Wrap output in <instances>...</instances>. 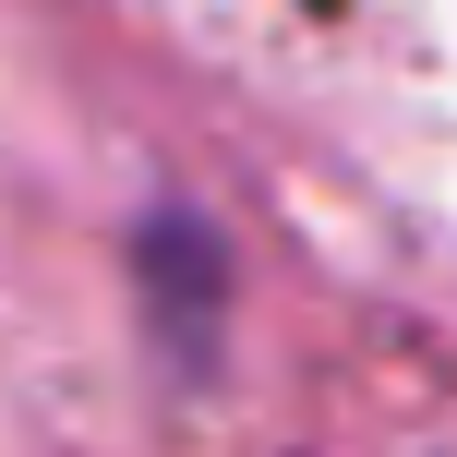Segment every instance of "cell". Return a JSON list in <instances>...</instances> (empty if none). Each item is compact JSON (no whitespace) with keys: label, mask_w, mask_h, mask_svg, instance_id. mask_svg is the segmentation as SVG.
<instances>
[{"label":"cell","mask_w":457,"mask_h":457,"mask_svg":"<svg viewBox=\"0 0 457 457\" xmlns=\"http://www.w3.org/2000/svg\"><path fill=\"white\" fill-rule=\"evenodd\" d=\"M145 253H169V313H181V349L205 361V325H217V228L181 217V205H157V217H145Z\"/></svg>","instance_id":"1"}]
</instances>
